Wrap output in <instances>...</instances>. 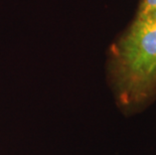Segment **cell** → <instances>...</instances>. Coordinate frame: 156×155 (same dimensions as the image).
Listing matches in <instances>:
<instances>
[{
    "label": "cell",
    "instance_id": "obj_1",
    "mask_svg": "<svg viewBox=\"0 0 156 155\" xmlns=\"http://www.w3.org/2000/svg\"><path fill=\"white\" fill-rule=\"evenodd\" d=\"M106 79L122 114H138L156 102V12L131 20L106 54Z\"/></svg>",
    "mask_w": 156,
    "mask_h": 155
},
{
    "label": "cell",
    "instance_id": "obj_2",
    "mask_svg": "<svg viewBox=\"0 0 156 155\" xmlns=\"http://www.w3.org/2000/svg\"><path fill=\"white\" fill-rule=\"evenodd\" d=\"M154 12H156V0H139L134 16L131 20H143Z\"/></svg>",
    "mask_w": 156,
    "mask_h": 155
}]
</instances>
